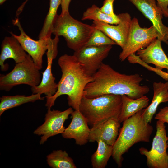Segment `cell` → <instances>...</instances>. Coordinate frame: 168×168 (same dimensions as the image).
Instances as JSON below:
<instances>
[{
	"instance_id": "1",
	"label": "cell",
	"mask_w": 168,
	"mask_h": 168,
	"mask_svg": "<svg viewBox=\"0 0 168 168\" xmlns=\"http://www.w3.org/2000/svg\"><path fill=\"white\" fill-rule=\"evenodd\" d=\"M92 76L93 81L86 85L84 91V95L88 98L112 94L125 95L135 99L150 91L147 86L141 85L143 79L139 74L121 73L103 63Z\"/></svg>"
},
{
	"instance_id": "2",
	"label": "cell",
	"mask_w": 168,
	"mask_h": 168,
	"mask_svg": "<svg viewBox=\"0 0 168 168\" xmlns=\"http://www.w3.org/2000/svg\"><path fill=\"white\" fill-rule=\"evenodd\" d=\"M58 62L62 71L61 77L58 83L56 92L46 99L45 106L47 109L51 108L58 97L66 95L68 96V105L74 110H79L85 88L93 81L92 76L86 73L82 65L73 55H62Z\"/></svg>"
},
{
	"instance_id": "3",
	"label": "cell",
	"mask_w": 168,
	"mask_h": 168,
	"mask_svg": "<svg viewBox=\"0 0 168 168\" xmlns=\"http://www.w3.org/2000/svg\"><path fill=\"white\" fill-rule=\"evenodd\" d=\"M144 109L139 110L123 122L119 133L113 146L112 155L118 167L122 166L123 155L133 145L140 142H150L153 128L144 120Z\"/></svg>"
},
{
	"instance_id": "4",
	"label": "cell",
	"mask_w": 168,
	"mask_h": 168,
	"mask_svg": "<svg viewBox=\"0 0 168 168\" xmlns=\"http://www.w3.org/2000/svg\"><path fill=\"white\" fill-rule=\"evenodd\" d=\"M122 105L120 95L105 94L93 98L83 95L79 110L92 127L110 119L119 120Z\"/></svg>"
},
{
	"instance_id": "5",
	"label": "cell",
	"mask_w": 168,
	"mask_h": 168,
	"mask_svg": "<svg viewBox=\"0 0 168 168\" xmlns=\"http://www.w3.org/2000/svg\"><path fill=\"white\" fill-rule=\"evenodd\" d=\"M95 30L93 26L73 18L69 12L56 15L52 32L55 36L63 37L68 47L75 52L85 46Z\"/></svg>"
},
{
	"instance_id": "6",
	"label": "cell",
	"mask_w": 168,
	"mask_h": 168,
	"mask_svg": "<svg viewBox=\"0 0 168 168\" xmlns=\"http://www.w3.org/2000/svg\"><path fill=\"white\" fill-rule=\"evenodd\" d=\"M12 23L18 27L20 34L17 35L11 32H10V33L18 40L40 70L43 67V57L46 51L47 54L56 57L59 37L55 36L53 39L51 37L44 38L35 40L25 32L19 19L16 18L13 20Z\"/></svg>"
},
{
	"instance_id": "7",
	"label": "cell",
	"mask_w": 168,
	"mask_h": 168,
	"mask_svg": "<svg viewBox=\"0 0 168 168\" xmlns=\"http://www.w3.org/2000/svg\"><path fill=\"white\" fill-rule=\"evenodd\" d=\"M40 70L28 54L23 62L16 63L12 70L0 76V90L10 91L14 86L26 84L31 87L39 85L40 82Z\"/></svg>"
},
{
	"instance_id": "8",
	"label": "cell",
	"mask_w": 168,
	"mask_h": 168,
	"mask_svg": "<svg viewBox=\"0 0 168 168\" xmlns=\"http://www.w3.org/2000/svg\"><path fill=\"white\" fill-rule=\"evenodd\" d=\"M160 38V34L153 25L149 28H142L137 19L133 18L131 20L126 42L119 55V59L121 62L124 61L131 54L145 48L155 39L159 40Z\"/></svg>"
},
{
	"instance_id": "9",
	"label": "cell",
	"mask_w": 168,
	"mask_h": 168,
	"mask_svg": "<svg viewBox=\"0 0 168 168\" xmlns=\"http://www.w3.org/2000/svg\"><path fill=\"white\" fill-rule=\"evenodd\" d=\"M168 139L164 123L157 120L151 148L150 150L143 147L139 149L140 153L146 156L149 168H168Z\"/></svg>"
},
{
	"instance_id": "10",
	"label": "cell",
	"mask_w": 168,
	"mask_h": 168,
	"mask_svg": "<svg viewBox=\"0 0 168 168\" xmlns=\"http://www.w3.org/2000/svg\"><path fill=\"white\" fill-rule=\"evenodd\" d=\"M70 107L63 111L48 109L44 118V122L34 131L35 134L42 135L40 144H43L50 137L62 134L65 129L64 123L73 111Z\"/></svg>"
},
{
	"instance_id": "11",
	"label": "cell",
	"mask_w": 168,
	"mask_h": 168,
	"mask_svg": "<svg viewBox=\"0 0 168 168\" xmlns=\"http://www.w3.org/2000/svg\"><path fill=\"white\" fill-rule=\"evenodd\" d=\"M112 47L111 45L85 46L74 52L73 55L82 65L86 73L92 76L100 68Z\"/></svg>"
},
{
	"instance_id": "12",
	"label": "cell",
	"mask_w": 168,
	"mask_h": 168,
	"mask_svg": "<svg viewBox=\"0 0 168 168\" xmlns=\"http://www.w3.org/2000/svg\"><path fill=\"white\" fill-rule=\"evenodd\" d=\"M117 16L120 21L116 26L95 21H93L92 25L102 31L122 49L127 39L132 19L128 13H119Z\"/></svg>"
},
{
	"instance_id": "13",
	"label": "cell",
	"mask_w": 168,
	"mask_h": 168,
	"mask_svg": "<svg viewBox=\"0 0 168 168\" xmlns=\"http://www.w3.org/2000/svg\"><path fill=\"white\" fill-rule=\"evenodd\" d=\"M152 23L160 35L159 40L168 45V27L163 23V12L156 0H128Z\"/></svg>"
},
{
	"instance_id": "14",
	"label": "cell",
	"mask_w": 168,
	"mask_h": 168,
	"mask_svg": "<svg viewBox=\"0 0 168 168\" xmlns=\"http://www.w3.org/2000/svg\"><path fill=\"white\" fill-rule=\"evenodd\" d=\"M71 114L72 121L62 136L65 138L74 139L77 145H85L88 141L90 131L87 121L79 110H75Z\"/></svg>"
},
{
	"instance_id": "15",
	"label": "cell",
	"mask_w": 168,
	"mask_h": 168,
	"mask_svg": "<svg viewBox=\"0 0 168 168\" xmlns=\"http://www.w3.org/2000/svg\"><path fill=\"white\" fill-rule=\"evenodd\" d=\"M120 123L118 120L110 119L91 127L88 141L96 142L101 140L113 146L117 138Z\"/></svg>"
},
{
	"instance_id": "16",
	"label": "cell",
	"mask_w": 168,
	"mask_h": 168,
	"mask_svg": "<svg viewBox=\"0 0 168 168\" xmlns=\"http://www.w3.org/2000/svg\"><path fill=\"white\" fill-rule=\"evenodd\" d=\"M161 41L157 38L147 47L137 51V55L146 63L155 65V68L160 70L165 68L168 72V58L163 51Z\"/></svg>"
},
{
	"instance_id": "17",
	"label": "cell",
	"mask_w": 168,
	"mask_h": 168,
	"mask_svg": "<svg viewBox=\"0 0 168 168\" xmlns=\"http://www.w3.org/2000/svg\"><path fill=\"white\" fill-rule=\"evenodd\" d=\"M26 52L18 40L13 36H6L3 40L1 44L0 54V66L2 71L8 69V65L4 63L5 61L11 58L16 63L24 61L27 55Z\"/></svg>"
},
{
	"instance_id": "18",
	"label": "cell",
	"mask_w": 168,
	"mask_h": 168,
	"mask_svg": "<svg viewBox=\"0 0 168 168\" xmlns=\"http://www.w3.org/2000/svg\"><path fill=\"white\" fill-rule=\"evenodd\" d=\"M153 96L150 105L144 109L143 118L144 121L151 123L159 105L168 102V81L165 83L160 82L153 84Z\"/></svg>"
},
{
	"instance_id": "19",
	"label": "cell",
	"mask_w": 168,
	"mask_h": 168,
	"mask_svg": "<svg viewBox=\"0 0 168 168\" xmlns=\"http://www.w3.org/2000/svg\"><path fill=\"white\" fill-rule=\"evenodd\" d=\"M47 58V65L42 73V80L38 86L31 87L32 94H44L46 99L53 96L57 89L58 83L55 82V78L52 72V65L54 60L50 58Z\"/></svg>"
},
{
	"instance_id": "20",
	"label": "cell",
	"mask_w": 168,
	"mask_h": 168,
	"mask_svg": "<svg viewBox=\"0 0 168 168\" xmlns=\"http://www.w3.org/2000/svg\"><path fill=\"white\" fill-rule=\"evenodd\" d=\"M121 96L122 108L119 119L120 123L139 110L147 108L149 104V100L145 96L135 99L131 98L125 95H122Z\"/></svg>"
},
{
	"instance_id": "21",
	"label": "cell",
	"mask_w": 168,
	"mask_h": 168,
	"mask_svg": "<svg viewBox=\"0 0 168 168\" xmlns=\"http://www.w3.org/2000/svg\"><path fill=\"white\" fill-rule=\"evenodd\" d=\"M41 96V94L39 93L32 94L29 96L23 95L3 96L0 98V115L1 116L5 111L8 109L26 103L43 100L44 97H42Z\"/></svg>"
},
{
	"instance_id": "22",
	"label": "cell",
	"mask_w": 168,
	"mask_h": 168,
	"mask_svg": "<svg viewBox=\"0 0 168 168\" xmlns=\"http://www.w3.org/2000/svg\"><path fill=\"white\" fill-rule=\"evenodd\" d=\"M97 149L91 158V165L93 168H104L112 154L113 146L110 145L103 141H96Z\"/></svg>"
},
{
	"instance_id": "23",
	"label": "cell",
	"mask_w": 168,
	"mask_h": 168,
	"mask_svg": "<svg viewBox=\"0 0 168 168\" xmlns=\"http://www.w3.org/2000/svg\"><path fill=\"white\" fill-rule=\"evenodd\" d=\"M49 166L52 168H76L73 160L65 151H53L46 156Z\"/></svg>"
},
{
	"instance_id": "24",
	"label": "cell",
	"mask_w": 168,
	"mask_h": 168,
	"mask_svg": "<svg viewBox=\"0 0 168 168\" xmlns=\"http://www.w3.org/2000/svg\"><path fill=\"white\" fill-rule=\"evenodd\" d=\"M62 1V0H50L49 11L39 35V39L51 37L53 22Z\"/></svg>"
},
{
	"instance_id": "25",
	"label": "cell",
	"mask_w": 168,
	"mask_h": 168,
	"mask_svg": "<svg viewBox=\"0 0 168 168\" xmlns=\"http://www.w3.org/2000/svg\"><path fill=\"white\" fill-rule=\"evenodd\" d=\"M82 20H93L111 25H117L120 20L118 17L116 18L112 17L103 12L100 8L95 4L88 8L83 13Z\"/></svg>"
},
{
	"instance_id": "26",
	"label": "cell",
	"mask_w": 168,
	"mask_h": 168,
	"mask_svg": "<svg viewBox=\"0 0 168 168\" xmlns=\"http://www.w3.org/2000/svg\"><path fill=\"white\" fill-rule=\"evenodd\" d=\"M116 44L100 30H95L85 46H102Z\"/></svg>"
},
{
	"instance_id": "27",
	"label": "cell",
	"mask_w": 168,
	"mask_h": 168,
	"mask_svg": "<svg viewBox=\"0 0 168 168\" xmlns=\"http://www.w3.org/2000/svg\"><path fill=\"white\" fill-rule=\"evenodd\" d=\"M131 63H138L149 71L155 72L156 74L166 81H168V72H166L155 68L153 67L142 60L139 57L135 54L133 55L130 59Z\"/></svg>"
},
{
	"instance_id": "28",
	"label": "cell",
	"mask_w": 168,
	"mask_h": 168,
	"mask_svg": "<svg viewBox=\"0 0 168 168\" xmlns=\"http://www.w3.org/2000/svg\"><path fill=\"white\" fill-rule=\"evenodd\" d=\"M115 0H104L101 10L104 13L114 18H118L117 15L114 12L113 4Z\"/></svg>"
},
{
	"instance_id": "29",
	"label": "cell",
	"mask_w": 168,
	"mask_h": 168,
	"mask_svg": "<svg viewBox=\"0 0 168 168\" xmlns=\"http://www.w3.org/2000/svg\"><path fill=\"white\" fill-rule=\"evenodd\" d=\"M155 119L168 124V106L161 108L159 111L156 114Z\"/></svg>"
},
{
	"instance_id": "30",
	"label": "cell",
	"mask_w": 168,
	"mask_h": 168,
	"mask_svg": "<svg viewBox=\"0 0 168 168\" xmlns=\"http://www.w3.org/2000/svg\"><path fill=\"white\" fill-rule=\"evenodd\" d=\"M157 5L162 10L164 16L168 17V0H156Z\"/></svg>"
},
{
	"instance_id": "31",
	"label": "cell",
	"mask_w": 168,
	"mask_h": 168,
	"mask_svg": "<svg viewBox=\"0 0 168 168\" xmlns=\"http://www.w3.org/2000/svg\"><path fill=\"white\" fill-rule=\"evenodd\" d=\"M71 1V0H62L61 5L62 9L61 14L69 12V6Z\"/></svg>"
},
{
	"instance_id": "32",
	"label": "cell",
	"mask_w": 168,
	"mask_h": 168,
	"mask_svg": "<svg viewBox=\"0 0 168 168\" xmlns=\"http://www.w3.org/2000/svg\"><path fill=\"white\" fill-rule=\"evenodd\" d=\"M28 0H26L22 3L21 5L18 9L16 12V15L17 16L19 15V14L21 13L24 8L25 4Z\"/></svg>"
},
{
	"instance_id": "33",
	"label": "cell",
	"mask_w": 168,
	"mask_h": 168,
	"mask_svg": "<svg viewBox=\"0 0 168 168\" xmlns=\"http://www.w3.org/2000/svg\"><path fill=\"white\" fill-rule=\"evenodd\" d=\"M7 0H0V4H2Z\"/></svg>"
},
{
	"instance_id": "34",
	"label": "cell",
	"mask_w": 168,
	"mask_h": 168,
	"mask_svg": "<svg viewBox=\"0 0 168 168\" xmlns=\"http://www.w3.org/2000/svg\"><path fill=\"white\" fill-rule=\"evenodd\" d=\"M167 137H168V136H167ZM167 143L168 149V139Z\"/></svg>"
},
{
	"instance_id": "35",
	"label": "cell",
	"mask_w": 168,
	"mask_h": 168,
	"mask_svg": "<svg viewBox=\"0 0 168 168\" xmlns=\"http://www.w3.org/2000/svg\"><path fill=\"white\" fill-rule=\"evenodd\" d=\"M167 40H168V35L167 36ZM167 55H168V54Z\"/></svg>"
}]
</instances>
